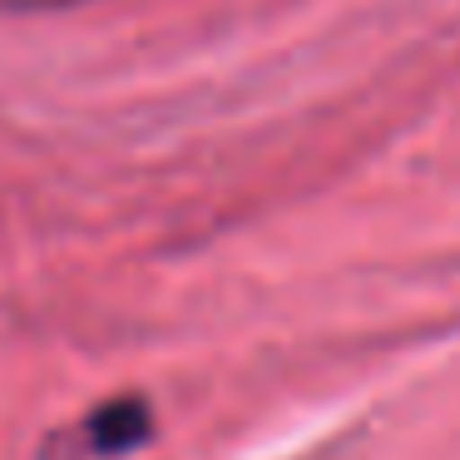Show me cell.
Instances as JSON below:
<instances>
[{
	"label": "cell",
	"mask_w": 460,
	"mask_h": 460,
	"mask_svg": "<svg viewBox=\"0 0 460 460\" xmlns=\"http://www.w3.org/2000/svg\"><path fill=\"white\" fill-rule=\"evenodd\" d=\"M144 436H149V411H144V401H114V406H104L90 420L94 450H129Z\"/></svg>",
	"instance_id": "6da1fadb"
}]
</instances>
